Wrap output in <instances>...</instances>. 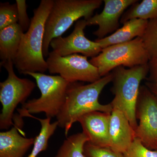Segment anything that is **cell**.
Listing matches in <instances>:
<instances>
[{
  "label": "cell",
  "mask_w": 157,
  "mask_h": 157,
  "mask_svg": "<svg viewBox=\"0 0 157 157\" xmlns=\"http://www.w3.org/2000/svg\"><path fill=\"white\" fill-rule=\"evenodd\" d=\"M112 79L113 75L110 73L88 84L78 82L70 83L66 102L56 117L58 126L64 129L66 136L73 124L84 114L96 111L112 112L113 109L111 104H100L99 97L104 88L112 82Z\"/></svg>",
  "instance_id": "cell-1"
},
{
  "label": "cell",
  "mask_w": 157,
  "mask_h": 157,
  "mask_svg": "<svg viewBox=\"0 0 157 157\" xmlns=\"http://www.w3.org/2000/svg\"><path fill=\"white\" fill-rule=\"evenodd\" d=\"M54 2V0H42L39 7L33 10L30 25L23 35L19 50L13 61L20 73H44L48 70L42 47L45 23Z\"/></svg>",
  "instance_id": "cell-2"
},
{
  "label": "cell",
  "mask_w": 157,
  "mask_h": 157,
  "mask_svg": "<svg viewBox=\"0 0 157 157\" xmlns=\"http://www.w3.org/2000/svg\"><path fill=\"white\" fill-rule=\"evenodd\" d=\"M102 0H55L45 25L43 56H48L50 42L62 36L76 21L82 17L87 20L100 8Z\"/></svg>",
  "instance_id": "cell-3"
},
{
  "label": "cell",
  "mask_w": 157,
  "mask_h": 157,
  "mask_svg": "<svg viewBox=\"0 0 157 157\" xmlns=\"http://www.w3.org/2000/svg\"><path fill=\"white\" fill-rule=\"evenodd\" d=\"M113 75L111 92L114 97L111 101L113 109L122 111L134 130L138 123L136 118V106L140 83L148 76V64L132 68L117 67L111 72Z\"/></svg>",
  "instance_id": "cell-4"
},
{
  "label": "cell",
  "mask_w": 157,
  "mask_h": 157,
  "mask_svg": "<svg viewBox=\"0 0 157 157\" xmlns=\"http://www.w3.org/2000/svg\"><path fill=\"white\" fill-rule=\"evenodd\" d=\"M36 80L41 92L40 98L32 99L17 109L21 117L26 114L44 113L46 118L56 117L64 104L70 83L60 76H51L44 73H27Z\"/></svg>",
  "instance_id": "cell-5"
},
{
  "label": "cell",
  "mask_w": 157,
  "mask_h": 157,
  "mask_svg": "<svg viewBox=\"0 0 157 157\" xmlns=\"http://www.w3.org/2000/svg\"><path fill=\"white\" fill-rule=\"evenodd\" d=\"M149 60L142 39L137 37L130 42L103 48L101 53L89 61L98 69L102 77L117 67L133 68L148 64Z\"/></svg>",
  "instance_id": "cell-6"
},
{
  "label": "cell",
  "mask_w": 157,
  "mask_h": 157,
  "mask_svg": "<svg viewBox=\"0 0 157 157\" xmlns=\"http://www.w3.org/2000/svg\"><path fill=\"white\" fill-rule=\"evenodd\" d=\"M8 73L6 80L0 82V101L2 113L0 114V129L7 130L14 125V110L18 104H23L36 87L33 81L20 78L14 73L12 60L1 62Z\"/></svg>",
  "instance_id": "cell-7"
},
{
  "label": "cell",
  "mask_w": 157,
  "mask_h": 157,
  "mask_svg": "<svg viewBox=\"0 0 157 157\" xmlns=\"http://www.w3.org/2000/svg\"><path fill=\"white\" fill-rule=\"evenodd\" d=\"M135 114L139 120L135 138L147 148L157 151V95L145 85L139 89Z\"/></svg>",
  "instance_id": "cell-8"
},
{
  "label": "cell",
  "mask_w": 157,
  "mask_h": 157,
  "mask_svg": "<svg viewBox=\"0 0 157 157\" xmlns=\"http://www.w3.org/2000/svg\"><path fill=\"white\" fill-rule=\"evenodd\" d=\"M46 61L50 74H59L69 83H92L101 78L98 69L88 60L87 57L81 55L62 56L52 51Z\"/></svg>",
  "instance_id": "cell-9"
},
{
  "label": "cell",
  "mask_w": 157,
  "mask_h": 157,
  "mask_svg": "<svg viewBox=\"0 0 157 157\" xmlns=\"http://www.w3.org/2000/svg\"><path fill=\"white\" fill-rule=\"evenodd\" d=\"M86 26V20H79L69 36L52 39L50 44L52 51L62 56L78 53L91 58L97 56L103 48L98 42L91 41L85 36L84 30Z\"/></svg>",
  "instance_id": "cell-10"
},
{
  "label": "cell",
  "mask_w": 157,
  "mask_h": 157,
  "mask_svg": "<svg viewBox=\"0 0 157 157\" xmlns=\"http://www.w3.org/2000/svg\"><path fill=\"white\" fill-rule=\"evenodd\" d=\"M104 6L100 14H97L86 21L87 26L98 25L97 30L93 34L98 39H103L107 35L117 30L119 27V20L124 11L138 2L137 0H104Z\"/></svg>",
  "instance_id": "cell-11"
},
{
  "label": "cell",
  "mask_w": 157,
  "mask_h": 157,
  "mask_svg": "<svg viewBox=\"0 0 157 157\" xmlns=\"http://www.w3.org/2000/svg\"><path fill=\"white\" fill-rule=\"evenodd\" d=\"M19 114L14 115L13 127L0 133V157H23L32 145L35 138H27L21 130L23 120Z\"/></svg>",
  "instance_id": "cell-12"
},
{
  "label": "cell",
  "mask_w": 157,
  "mask_h": 157,
  "mask_svg": "<svg viewBox=\"0 0 157 157\" xmlns=\"http://www.w3.org/2000/svg\"><path fill=\"white\" fill-rule=\"evenodd\" d=\"M111 113L96 111L78 119L88 142L95 146L109 147V128Z\"/></svg>",
  "instance_id": "cell-13"
},
{
  "label": "cell",
  "mask_w": 157,
  "mask_h": 157,
  "mask_svg": "<svg viewBox=\"0 0 157 157\" xmlns=\"http://www.w3.org/2000/svg\"><path fill=\"white\" fill-rule=\"evenodd\" d=\"M135 138V130L126 116L119 109H113L109 124V147L124 154Z\"/></svg>",
  "instance_id": "cell-14"
},
{
  "label": "cell",
  "mask_w": 157,
  "mask_h": 157,
  "mask_svg": "<svg viewBox=\"0 0 157 157\" xmlns=\"http://www.w3.org/2000/svg\"><path fill=\"white\" fill-rule=\"evenodd\" d=\"M148 22V20L137 18L130 20L110 36L103 39H97L95 41L99 43L102 48H104L111 45L130 42L137 37L141 38Z\"/></svg>",
  "instance_id": "cell-15"
},
{
  "label": "cell",
  "mask_w": 157,
  "mask_h": 157,
  "mask_svg": "<svg viewBox=\"0 0 157 157\" xmlns=\"http://www.w3.org/2000/svg\"><path fill=\"white\" fill-rule=\"evenodd\" d=\"M24 32L18 23L6 27L0 30V59L2 62L14 61Z\"/></svg>",
  "instance_id": "cell-16"
},
{
  "label": "cell",
  "mask_w": 157,
  "mask_h": 157,
  "mask_svg": "<svg viewBox=\"0 0 157 157\" xmlns=\"http://www.w3.org/2000/svg\"><path fill=\"white\" fill-rule=\"evenodd\" d=\"M24 117H33L38 120L41 124V128L39 135L36 136L34 140L33 147L31 153L27 157H37L38 155L45 151L48 146L49 139L53 135L58 126V123L56 121L51 123L50 118L40 119L29 114L24 115Z\"/></svg>",
  "instance_id": "cell-17"
},
{
  "label": "cell",
  "mask_w": 157,
  "mask_h": 157,
  "mask_svg": "<svg viewBox=\"0 0 157 157\" xmlns=\"http://www.w3.org/2000/svg\"><path fill=\"white\" fill-rule=\"evenodd\" d=\"M157 18V0H143L132 5L130 9L124 12L120 22L124 23L132 19L150 20Z\"/></svg>",
  "instance_id": "cell-18"
},
{
  "label": "cell",
  "mask_w": 157,
  "mask_h": 157,
  "mask_svg": "<svg viewBox=\"0 0 157 157\" xmlns=\"http://www.w3.org/2000/svg\"><path fill=\"white\" fill-rule=\"evenodd\" d=\"M88 141L83 132L70 135L65 139L55 157H85L84 147Z\"/></svg>",
  "instance_id": "cell-19"
},
{
  "label": "cell",
  "mask_w": 157,
  "mask_h": 157,
  "mask_svg": "<svg viewBox=\"0 0 157 157\" xmlns=\"http://www.w3.org/2000/svg\"><path fill=\"white\" fill-rule=\"evenodd\" d=\"M141 38L150 60L157 56V18L148 21L146 30Z\"/></svg>",
  "instance_id": "cell-20"
},
{
  "label": "cell",
  "mask_w": 157,
  "mask_h": 157,
  "mask_svg": "<svg viewBox=\"0 0 157 157\" xmlns=\"http://www.w3.org/2000/svg\"><path fill=\"white\" fill-rule=\"evenodd\" d=\"M18 11L16 4H0V30L18 22Z\"/></svg>",
  "instance_id": "cell-21"
},
{
  "label": "cell",
  "mask_w": 157,
  "mask_h": 157,
  "mask_svg": "<svg viewBox=\"0 0 157 157\" xmlns=\"http://www.w3.org/2000/svg\"><path fill=\"white\" fill-rule=\"evenodd\" d=\"M85 157H125L124 154L113 150L110 147H101L86 142L84 147Z\"/></svg>",
  "instance_id": "cell-22"
},
{
  "label": "cell",
  "mask_w": 157,
  "mask_h": 157,
  "mask_svg": "<svg viewBox=\"0 0 157 157\" xmlns=\"http://www.w3.org/2000/svg\"><path fill=\"white\" fill-rule=\"evenodd\" d=\"M124 155L125 157H157V151L149 149L144 146L139 139L135 138Z\"/></svg>",
  "instance_id": "cell-23"
},
{
  "label": "cell",
  "mask_w": 157,
  "mask_h": 157,
  "mask_svg": "<svg viewBox=\"0 0 157 157\" xmlns=\"http://www.w3.org/2000/svg\"><path fill=\"white\" fill-rule=\"evenodd\" d=\"M17 11H18V22L23 32L28 31L31 24V21L29 18L27 12L26 2L25 0H16Z\"/></svg>",
  "instance_id": "cell-24"
},
{
  "label": "cell",
  "mask_w": 157,
  "mask_h": 157,
  "mask_svg": "<svg viewBox=\"0 0 157 157\" xmlns=\"http://www.w3.org/2000/svg\"><path fill=\"white\" fill-rule=\"evenodd\" d=\"M149 73L145 84L157 90V56L150 60L148 62Z\"/></svg>",
  "instance_id": "cell-25"
},
{
  "label": "cell",
  "mask_w": 157,
  "mask_h": 157,
  "mask_svg": "<svg viewBox=\"0 0 157 157\" xmlns=\"http://www.w3.org/2000/svg\"><path fill=\"white\" fill-rule=\"evenodd\" d=\"M145 85L146 86H147L151 90V91L152 92L154 93V94H156L157 95V90L155 88L152 87V86H150L147 85L145 84Z\"/></svg>",
  "instance_id": "cell-26"
}]
</instances>
